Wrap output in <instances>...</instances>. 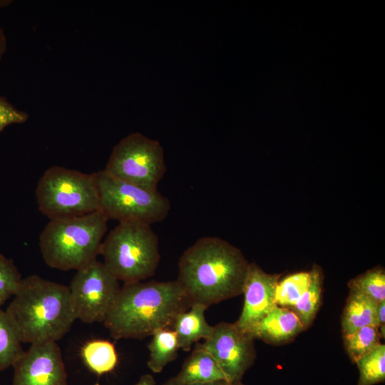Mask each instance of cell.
I'll use <instances>...</instances> for the list:
<instances>
[{
    "instance_id": "30bf717a",
    "label": "cell",
    "mask_w": 385,
    "mask_h": 385,
    "mask_svg": "<svg viewBox=\"0 0 385 385\" xmlns=\"http://www.w3.org/2000/svg\"><path fill=\"white\" fill-rule=\"evenodd\" d=\"M254 339L235 323L220 322L213 326L212 334L201 344L215 359L227 383L240 385L256 358Z\"/></svg>"
},
{
    "instance_id": "52a82bcc",
    "label": "cell",
    "mask_w": 385,
    "mask_h": 385,
    "mask_svg": "<svg viewBox=\"0 0 385 385\" xmlns=\"http://www.w3.org/2000/svg\"><path fill=\"white\" fill-rule=\"evenodd\" d=\"M99 197V211L106 218L118 222L135 220L149 225L165 219L171 208L170 200L158 189L128 183L107 173H94Z\"/></svg>"
},
{
    "instance_id": "6da1fadb",
    "label": "cell",
    "mask_w": 385,
    "mask_h": 385,
    "mask_svg": "<svg viewBox=\"0 0 385 385\" xmlns=\"http://www.w3.org/2000/svg\"><path fill=\"white\" fill-rule=\"evenodd\" d=\"M249 265L237 247L218 237H202L180 256L177 280L192 304L207 308L242 294Z\"/></svg>"
},
{
    "instance_id": "f1b7e54d",
    "label": "cell",
    "mask_w": 385,
    "mask_h": 385,
    "mask_svg": "<svg viewBox=\"0 0 385 385\" xmlns=\"http://www.w3.org/2000/svg\"><path fill=\"white\" fill-rule=\"evenodd\" d=\"M6 49V38L3 29L0 27V60Z\"/></svg>"
},
{
    "instance_id": "5b68a950",
    "label": "cell",
    "mask_w": 385,
    "mask_h": 385,
    "mask_svg": "<svg viewBox=\"0 0 385 385\" xmlns=\"http://www.w3.org/2000/svg\"><path fill=\"white\" fill-rule=\"evenodd\" d=\"M100 255L119 281L140 282L153 276L158 267V237L148 223L135 220L118 222L103 241Z\"/></svg>"
},
{
    "instance_id": "ba28073f",
    "label": "cell",
    "mask_w": 385,
    "mask_h": 385,
    "mask_svg": "<svg viewBox=\"0 0 385 385\" xmlns=\"http://www.w3.org/2000/svg\"><path fill=\"white\" fill-rule=\"evenodd\" d=\"M103 170L121 180L156 190L166 171L164 150L158 141L133 133L113 147Z\"/></svg>"
},
{
    "instance_id": "1f68e13d",
    "label": "cell",
    "mask_w": 385,
    "mask_h": 385,
    "mask_svg": "<svg viewBox=\"0 0 385 385\" xmlns=\"http://www.w3.org/2000/svg\"><path fill=\"white\" fill-rule=\"evenodd\" d=\"M12 2L13 1H10V0H0V8L5 7L11 4Z\"/></svg>"
},
{
    "instance_id": "2e32d148",
    "label": "cell",
    "mask_w": 385,
    "mask_h": 385,
    "mask_svg": "<svg viewBox=\"0 0 385 385\" xmlns=\"http://www.w3.org/2000/svg\"><path fill=\"white\" fill-rule=\"evenodd\" d=\"M377 304L359 293L350 291L342 317L343 336L370 325H378Z\"/></svg>"
},
{
    "instance_id": "484cf974",
    "label": "cell",
    "mask_w": 385,
    "mask_h": 385,
    "mask_svg": "<svg viewBox=\"0 0 385 385\" xmlns=\"http://www.w3.org/2000/svg\"><path fill=\"white\" fill-rule=\"evenodd\" d=\"M28 119L27 113L16 109L4 98L0 96V133L10 125L24 123Z\"/></svg>"
},
{
    "instance_id": "4fadbf2b",
    "label": "cell",
    "mask_w": 385,
    "mask_h": 385,
    "mask_svg": "<svg viewBox=\"0 0 385 385\" xmlns=\"http://www.w3.org/2000/svg\"><path fill=\"white\" fill-rule=\"evenodd\" d=\"M304 326L297 314L289 308L274 307L252 329L250 334L269 343H282L297 336Z\"/></svg>"
},
{
    "instance_id": "ac0fdd59",
    "label": "cell",
    "mask_w": 385,
    "mask_h": 385,
    "mask_svg": "<svg viewBox=\"0 0 385 385\" xmlns=\"http://www.w3.org/2000/svg\"><path fill=\"white\" fill-rule=\"evenodd\" d=\"M83 359L88 369L98 375L111 371L118 363L114 345L106 340H93L81 350Z\"/></svg>"
},
{
    "instance_id": "cb8c5ba5",
    "label": "cell",
    "mask_w": 385,
    "mask_h": 385,
    "mask_svg": "<svg viewBox=\"0 0 385 385\" xmlns=\"http://www.w3.org/2000/svg\"><path fill=\"white\" fill-rule=\"evenodd\" d=\"M356 364L359 371V385H374L384 381L385 345L381 344Z\"/></svg>"
},
{
    "instance_id": "7402d4cb",
    "label": "cell",
    "mask_w": 385,
    "mask_h": 385,
    "mask_svg": "<svg viewBox=\"0 0 385 385\" xmlns=\"http://www.w3.org/2000/svg\"><path fill=\"white\" fill-rule=\"evenodd\" d=\"M350 291L359 293L376 304L385 301V272L375 267L357 276L349 283Z\"/></svg>"
},
{
    "instance_id": "5bb4252c",
    "label": "cell",
    "mask_w": 385,
    "mask_h": 385,
    "mask_svg": "<svg viewBox=\"0 0 385 385\" xmlns=\"http://www.w3.org/2000/svg\"><path fill=\"white\" fill-rule=\"evenodd\" d=\"M206 309L202 304H192L188 310L175 317L170 329L176 334L180 349L188 351L194 343L200 339L205 340L212 334L213 326L206 321Z\"/></svg>"
},
{
    "instance_id": "ffe728a7",
    "label": "cell",
    "mask_w": 385,
    "mask_h": 385,
    "mask_svg": "<svg viewBox=\"0 0 385 385\" xmlns=\"http://www.w3.org/2000/svg\"><path fill=\"white\" fill-rule=\"evenodd\" d=\"M310 272L311 282L308 288L292 307V310L299 318L304 329L307 328L314 320L322 297V275L320 269L314 267Z\"/></svg>"
},
{
    "instance_id": "d6a6232c",
    "label": "cell",
    "mask_w": 385,
    "mask_h": 385,
    "mask_svg": "<svg viewBox=\"0 0 385 385\" xmlns=\"http://www.w3.org/2000/svg\"><path fill=\"white\" fill-rule=\"evenodd\" d=\"M5 303V302L2 299H0V307L4 304Z\"/></svg>"
},
{
    "instance_id": "f546056e",
    "label": "cell",
    "mask_w": 385,
    "mask_h": 385,
    "mask_svg": "<svg viewBox=\"0 0 385 385\" xmlns=\"http://www.w3.org/2000/svg\"><path fill=\"white\" fill-rule=\"evenodd\" d=\"M187 385H230L226 381L219 380L209 382L193 383Z\"/></svg>"
},
{
    "instance_id": "603a6c76",
    "label": "cell",
    "mask_w": 385,
    "mask_h": 385,
    "mask_svg": "<svg viewBox=\"0 0 385 385\" xmlns=\"http://www.w3.org/2000/svg\"><path fill=\"white\" fill-rule=\"evenodd\" d=\"M310 282V272L295 273L278 282L275 289L276 304L292 307L307 290Z\"/></svg>"
},
{
    "instance_id": "8fae6325",
    "label": "cell",
    "mask_w": 385,
    "mask_h": 385,
    "mask_svg": "<svg viewBox=\"0 0 385 385\" xmlns=\"http://www.w3.org/2000/svg\"><path fill=\"white\" fill-rule=\"evenodd\" d=\"M13 367V385H68L61 351L55 342L31 344Z\"/></svg>"
},
{
    "instance_id": "836d02e7",
    "label": "cell",
    "mask_w": 385,
    "mask_h": 385,
    "mask_svg": "<svg viewBox=\"0 0 385 385\" xmlns=\"http://www.w3.org/2000/svg\"><path fill=\"white\" fill-rule=\"evenodd\" d=\"M93 385H100V384H93Z\"/></svg>"
},
{
    "instance_id": "4dcf8cb0",
    "label": "cell",
    "mask_w": 385,
    "mask_h": 385,
    "mask_svg": "<svg viewBox=\"0 0 385 385\" xmlns=\"http://www.w3.org/2000/svg\"><path fill=\"white\" fill-rule=\"evenodd\" d=\"M163 385H184L177 376H174L168 380Z\"/></svg>"
},
{
    "instance_id": "8992f818",
    "label": "cell",
    "mask_w": 385,
    "mask_h": 385,
    "mask_svg": "<svg viewBox=\"0 0 385 385\" xmlns=\"http://www.w3.org/2000/svg\"><path fill=\"white\" fill-rule=\"evenodd\" d=\"M36 197L38 210L50 220L99 211L94 173L57 165L50 167L38 181Z\"/></svg>"
},
{
    "instance_id": "e575fe53",
    "label": "cell",
    "mask_w": 385,
    "mask_h": 385,
    "mask_svg": "<svg viewBox=\"0 0 385 385\" xmlns=\"http://www.w3.org/2000/svg\"><path fill=\"white\" fill-rule=\"evenodd\" d=\"M240 385H244V384H242L241 383Z\"/></svg>"
},
{
    "instance_id": "4316f807",
    "label": "cell",
    "mask_w": 385,
    "mask_h": 385,
    "mask_svg": "<svg viewBox=\"0 0 385 385\" xmlns=\"http://www.w3.org/2000/svg\"><path fill=\"white\" fill-rule=\"evenodd\" d=\"M377 318L379 330L381 337L385 335V301L377 304Z\"/></svg>"
},
{
    "instance_id": "44dd1931",
    "label": "cell",
    "mask_w": 385,
    "mask_h": 385,
    "mask_svg": "<svg viewBox=\"0 0 385 385\" xmlns=\"http://www.w3.org/2000/svg\"><path fill=\"white\" fill-rule=\"evenodd\" d=\"M343 338L346 353L355 363L381 344L379 327L374 325L361 327Z\"/></svg>"
},
{
    "instance_id": "e0dca14e",
    "label": "cell",
    "mask_w": 385,
    "mask_h": 385,
    "mask_svg": "<svg viewBox=\"0 0 385 385\" xmlns=\"http://www.w3.org/2000/svg\"><path fill=\"white\" fill-rule=\"evenodd\" d=\"M179 349L176 334L172 329L157 331L148 344V368L154 373L161 372L168 364L177 358Z\"/></svg>"
},
{
    "instance_id": "7a4b0ae2",
    "label": "cell",
    "mask_w": 385,
    "mask_h": 385,
    "mask_svg": "<svg viewBox=\"0 0 385 385\" xmlns=\"http://www.w3.org/2000/svg\"><path fill=\"white\" fill-rule=\"evenodd\" d=\"M191 305L177 279L124 283L103 323L115 339H142L170 329Z\"/></svg>"
},
{
    "instance_id": "3957f363",
    "label": "cell",
    "mask_w": 385,
    "mask_h": 385,
    "mask_svg": "<svg viewBox=\"0 0 385 385\" xmlns=\"http://www.w3.org/2000/svg\"><path fill=\"white\" fill-rule=\"evenodd\" d=\"M13 297L6 312L22 343L56 342L76 319L68 287L38 275L22 278Z\"/></svg>"
},
{
    "instance_id": "277c9868",
    "label": "cell",
    "mask_w": 385,
    "mask_h": 385,
    "mask_svg": "<svg viewBox=\"0 0 385 385\" xmlns=\"http://www.w3.org/2000/svg\"><path fill=\"white\" fill-rule=\"evenodd\" d=\"M108 220L100 211L51 220L39 237L46 264L63 271L78 270L97 260Z\"/></svg>"
},
{
    "instance_id": "9a60e30c",
    "label": "cell",
    "mask_w": 385,
    "mask_h": 385,
    "mask_svg": "<svg viewBox=\"0 0 385 385\" xmlns=\"http://www.w3.org/2000/svg\"><path fill=\"white\" fill-rule=\"evenodd\" d=\"M176 376L184 385L219 380L227 381L217 361L201 343L195 345Z\"/></svg>"
},
{
    "instance_id": "d4e9b609",
    "label": "cell",
    "mask_w": 385,
    "mask_h": 385,
    "mask_svg": "<svg viewBox=\"0 0 385 385\" xmlns=\"http://www.w3.org/2000/svg\"><path fill=\"white\" fill-rule=\"evenodd\" d=\"M22 278L11 259L0 254V299L6 302L17 292Z\"/></svg>"
},
{
    "instance_id": "d6986e66",
    "label": "cell",
    "mask_w": 385,
    "mask_h": 385,
    "mask_svg": "<svg viewBox=\"0 0 385 385\" xmlns=\"http://www.w3.org/2000/svg\"><path fill=\"white\" fill-rule=\"evenodd\" d=\"M21 343L11 318L0 308V371L13 366L23 355Z\"/></svg>"
},
{
    "instance_id": "83f0119b",
    "label": "cell",
    "mask_w": 385,
    "mask_h": 385,
    "mask_svg": "<svg viewBox=\"0 0 385 385\" xmlns=\"http://www.w3.org/2000/svg\"><path fill=\"white\" fill-rule=\"evenodd\" d=\"M135 385H155L154 377L149 374H143Z\"/></svg>"
},
{
    "instance_id": "7c38bea8",
    "label": "cell",
    "mask_w": 385,
    "mask_h": 385,
    "mask_svg": "<svg viewBox=\"0 0 385 385\" xmlns=\"http://www.w3.org/2000/svg\"><path fill=\"white\" fill-rule=\"evenodd\" d=\"M279 274L265 272L255 263H250L242 294L244 305L235 323L243 332L250 334L256 324L274 307L275 289Z\"/></svg>"
},
{
    "instance_id": "9c48e42d",
    "label": "cell",
    "mask_w": 385,
    "mask_h": 385,
    "mask_svg": "<svg viewBox=\"0 0 385 385\" xmlns=\"http://www.w3.org/2000/svg\"><path fill=\"white\" fill-rule=\"evenodd\" d=\"M118 281L97 260L76 270L68 287L75 319L103 322L120 289Z\"/></svg>"
}]
</instances>
